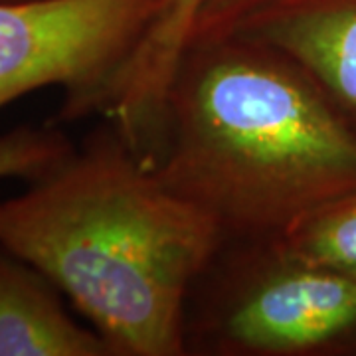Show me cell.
Segmentation results:
<instances>
[{
	"label": "cell",
	"instance_id": "obj_1",
	"mask_svg": "<svg viewBox=\"0 0 356 356\" xmlns=\"http://www.w3.org/2000/svg\"><path fill=\"white\" fill-rule=\"evenodd\" d=\"M224 242L111 121L0 200V245L40 269L115 356H186L192 287Z\"/></svg>",
	"mask_w": 356,
	"mask_h": 356
},
{
	"label": "cell",
	"instance_id": "obj_2",
	"mask_svg": "<svg viewBox=\"0 0 356 356\" xmlns=\"http://www.w3.org/2000/svg\"><path fill=\"white\" fill-rule=\"evenodd\" d=\"M151 163L226 240H267L356 192V133L291 58L228 32L184 51Z\"/></svg>",
	"mask_w": 356,
	"mask_h": 356
},
{
	"label": "cell",
	"instance_id": "obj_3",
	"mask_svg": "<svg viewBox=\"0 0 356 356\" xmlns=\"http://www.w3.org/2000/svg\"><path fill=\"white\" fill-rule=\"evenodd\" d=\"M184 339L198 356H356V277L275 238H224L192 287Z\"/></svg>",
	"mask_w": 356,
	"mask_h": 356
},
{
	"label": "cell",
	"instance_id": "obj_4",
	"mask_svg": "<svg viewBox=\"0 0 356 356\" xmlns=\"http://www.w3.org/2000/svg\"><path fill=\"white\" fill-rule=\"evenodd\" d=\"M161 0L0 2V109L42 88L64 89L60 121L99 113Z\"/></svg>",
	"mask_w": 356,
	"mask_h": 356
},
{
	"label": "cell",
	"instance_id": "obj_5",
	"mask_svg": "<svg viewBox=\"0 0 356 356\" xmlns=\"http://www.w3.org/2000/svg\"><path fill=\"white\" fill-rule=\"evenodd\" d=\"M228 32L291 58L356 133V0H269Z\"/></svg>",
	"mask_w": 356,
	"mask_h": 356
},
{
	"label": "cell",
	"instance_id": "obj_6",
	"mask_svg": "<svg viewBox=\"0 0 356 356\" xmlns=\"http://www.w3.org/2000/svg\"><path fill=\"white\" fill-rule=\"evenodd\" d=\"M206 0H161L147 34L103 95L105 115L140 153L159 140L166 93Z\"/></svg>",
	"mask_w": 356,
	"mask_h": 356
},
{
	"label": "cell",
	"instance_id": "obj_7",
	"mask_svg": "<svg viewBox=\"0 0 356 356\" xmlns=\"http://www.w3.org/2000/svg\"><path fill=\"white\" fill-rule=\"evenodd\" d=\"M40 269L0 245V356H115L93 327L67 315Z\"/></svg>",
	"mask_w": 356,
	"mask_h": 356
},
{
	"label": "cell",
	"instance_id": "obj_8",
	"mask_svg": "<svg viewBox=\"0 0 356 356\" xmlns=\"http://www.w3.org/2000/svg\"><path fill=\"white\" fill-rule=\"evenodd\" d=\"M275 240L311 264L356 277V192L321 206Z\"/></svg>",
	"mask_w": 356,
	"mask_h": 356
},
{
	"label": "cell",
	"instance_id": "obj_9",
	"mask_svg": "<svg viewBox=\"0 0 356 356\" xmlns=\"http://www.w3.org/2000/svg\"><path fill=\"white\" fill-rule=\"evenodd\" d=\"M76 147L56 127H18L0 135V180H34L60 165Z\"/></svg>",
	"mask_w": 356,
	"mask_h": 356
},
{
	"label": "cell",
	"instance_id": "obj_10",
	"mask_svg": "<svg viewBox=\"0 0 356 356\" xmlns=\"http://www.w3.org/2000/svg\"><path fill=\"white\" fill-rule=\"evenodd\" d=\"M266 2L269 0H206L194 26L191 42L216 38V36L226 34L242 16L252 13L254 8Z\"/></svg>",
	"mask_w": 356,
	"mask_h": 356
},
{
	"label": "cell",
	"instance_id": "obj_11",
	"mask_svg": "<svg viewBox=\"0 0 356 356\" xmlns=\"http://www.w3.org/2000/svg\"><path fill=\"white\" fill-rule=\"evenodd\" d=\"M0 2H24V0H0Z\"/></svg>",
	"mask_w": 356,
	"mask_h": 356
}]
</instances>
